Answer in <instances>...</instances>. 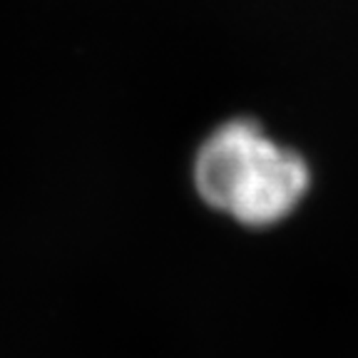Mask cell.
Wrapping results in <instances>:
<instances>
[{
  "label": "cell",
  "instance_id": "1",
  "mask_svg": "<svg viewBox=\"0 0 358 358\" xmlns=\"http://www.w3.org/2000/svg\"><path fill=\"white\" fill-rule=\"evenodd\" d=\"M192 185L214 212L241 227L266 229L289 219L311 189V167L252 117H234L204 137L192 162Z\"/></svg>",
  "mask_w": 358,
  "mask_h": 358
}]
</instances>
